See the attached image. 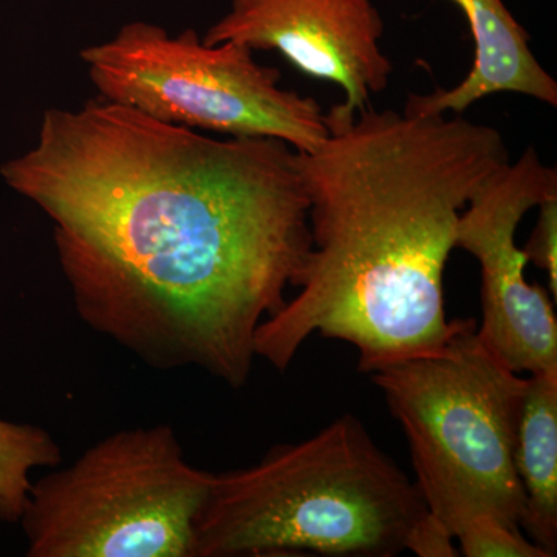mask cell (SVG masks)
<instances>
[{
    "label": "cell",
    "mask_w": 557,
    "mask_h": 557,
    "mask_svg": "<svg viewBox=\"0 0 557 557\" xmlns=\"http://www.w3.org/2000/svg\"><path fill=\"white\" fill-rule=\"evenodd\" d=\"M2 177L50 219L87 327L150 369L247 384L259 325L311 249L288 143L211 138L97 97L47 110Z\"/></svg>",
    "instance_id": "obj_1"
},
{
    "label": "cell",
    "mask_w": 557,
    "mask_h": 557,
    "mask_svg": "<svg viewBox=\"0 0 557 557\" xmlns=\"http://www.w3.org/2000/svg\"><path fill=\"white\" fill-rule=\"evenodd\" d=\"M329 137L298 152L311 249L299 292L256 333V357L287 370L313 333L357 347L370 373L442 346L443 273L461 211L509 163L496 127L461 115L366 108L325 113Z\"/></svg>",
    "instance_id": "obj_2"
},
{
    "label": "cell",
    "mask_w": 557,
    "mask_h": 557,
    "mask_svg": "<svg viewBox=\"0 0 557 557\" xmlns=\"http://www.w3.org/2000/svg\"><path fill=\"white\" fill-rule=\"evenodd\" d=\"M426 512L416 480L346 413L251 467L212 474L193 557H394Z\"/></svg>",
    "instance_id": "obj_3"
},
{
    "label": "cell",
    "mask_w": 557,
    "mask_h": 557,
    "mask_svg": "<svg viewBox=\"0 0 557 557\" xmlns=\"http://www.w3.org/2000/svg\"><path fill=\"white\" fill-rule=\"evenodd\" d=\"M408 438L428 511L454 541L482 520L520 530L525 498L512 449L527 379L482 343L474 319L448 339L369 373Z\"/></svg>",
    "instance_id": "obj_4"
},
{
    "label": "cell",
    "mask_w": 557,
    "mask_h": 557,
    "mask_svg": "<svg viewBox=\"0 0 557 557\" xmlns=\"http://www.w3.org/2000/svg\"><path fill=\"white\" fill-rule=\"evenodd\" d=\"M211 479L170 424L120 429L33 483L27 556L193 557Z\"/></svg>",
    "instance_id": "obj_5"
},
{
    "label": "cell",
    "mask_w": 557,
    "mask_h": 557,
    "mask_svg": "<svg viewBox=\"0 0 557 557\" xmlns=\"http://www.w3.org/2000/svg\"><path fill=\"white\" fill-rule=\"evenodd\" d=\"M79 58L98 97L164 123L278 138L296 152H311L329 137L319 102L282 89L281 72L256 61L245 44L208 46L193 28L171 36L137 21L81 50Z\"/></svg>",
    "instance_id": "obj_6"
},
{
    "label": "cell",
    "mask_w": 557,
    "mask_h": 557,
    "mask_svg": "<svg viewBox=\"0 0 557 557\" xmlns=\"http://www.w3.org/2000/svg\"><path fill=\"white\" fill-rule=\"evenodd\" d=\"M557 196L556 168L528 148L480 185L461 211L456 248L482 271L479 338L516 373L557 372V319L549 293L528 284L525 251L516 233L530 209Z\"/></svg>",
    "instance_id": "obj_7"
},
{
    "label": "cell",
    "mask_w": 557,
    "mask_h": 557,
    "mask_svg": "<svg viewBox=\"0 0 557 557\" xmlns=\"http://www.w3.org/2000/svg\"><path fill=\"white\" fill-rule=\"evenodd\" d=\"M384 22L372 0H231L209 27L208 46L233 42L274 50L314 79L338 84L346 101L333 112L355 116L386 90L394 65L381 50Z\"/></svg>",
    "instance_id": "obj_8"
},
{
    "label": "cell",
    "mask_w": 557,
    "mask_h": 557,
    "mask_svg": "<svg viewBox=\"0 0 557 557\" xmlns=\"http://www.w3.org/2000/svg\"><path fill=\"white\" fill-rule=\"evenodd\" d=\"M467 16L474 39V62L454 89L410 95L405 110L461 115L494 94H520L557 106V84L530 49V35L504 0H453Z\"/></svg>",
    "instance_id": "obj_9"
},
{
    "label": "cell",
    "mask_w": 557,
    "mask_h": 557,
    "mask_svg": "<svg viewBox=\"0 0 557 557\" xmlns=\"http://www.w3.org/2000/svg\"><path fill=\"white\" fill-rule=\"evenodd\" d=\"M525 508L520 528L548 557L557 552V372L527 379L512 449Z\"/></svg>",
    "instance_id": "obj_10"
},
{
    "label": "cell",
    "mask_w": 557,
    "mask_h": 557,
    "mask_svg": "<svg viewBox=\"0 0 557 557\" xmlns=\"http://www.w3.org/2000/svg\"><path fill=\"white\" fill-rule=\"evenodd\" d=\"M62 450L49 431L0 420V520L21 522L32 490L30 472L57 468Z\"/></svg>",
    "instance_id": "obj_11"
},
{
    "label": "cell",
    "mask_w": 557,
    "mask_h": 557,
    "mask_svg": "<svg viewBox=\"0 0 557 557\" xmlns=\"http://www.w3.org/2000/svg\"><path fill=\"white\" fill-rule=\"evenodd\" d=\"M536 228L531 234L530 240L522 248L525 251L528 263H533L537 269L547 271L548 293L553 299L557 298V196L548 197L539 205Z\"/></svg>",
    "instance_id": "obj_12"
},
{
    "label": "cell",
    "mask_w": 557,
    "mask_h": 557,
    "mask_svg": "<svg viewBox=\"0 0 557 557\" xmlns=\"http://www.w3.org/2000/svg\"><path fill=\"white\" fill-rule=\"evenodd\" d=\"M406 552H412L418 557L460 556L449 531L429 511L410 533Z\"/></svg>",
    "instance_id": "obj_13"
}]
</instances>
